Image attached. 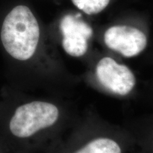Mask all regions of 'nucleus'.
Instances as JSON below:
<instances>
[{
  "label": "nucleus",
  "mask_w": 153,
  "mask_h": 153,
  "mask_svg": "<svg viewBox=\"0 0 153 153\" xmlns=\"http://www.w3.org/2000/svg\"><path fill=\"white\" fill-rule=\"evenodd\" d=\"M74 153H121V148L114 139L99 137L91 140Z\"/></svg>",
  "instance_id": "423d86ee"
},
{
  "label": "nucleus",
  "mask_w": 153,
  "mask_h": 153,
  "mask_svg": "<svg viewBox=\"0 0 153 153\" xmlns=\"http://www.w3.org/2000/svg\"><path fill=\"white\" fill-rule=\"evenodd\" d=\"M104 41L107 48L127 58L140 55L148 45L144 32L128 25H114L107 28Z\"/></svg>",
  "instance_id": "20e7f679"
},
{
  "label": "nucleus",
  "mask_w": 153,
  "mask_h": 153,
  "mask_svg": "<svg viewBox=\"0 0 153 153\" xmlns=\"http://www.w3.org/2000/svg\"><path fill=\"white\" fill-rule=\"evenodd\" d=\"M0 153H1V152H0Z\"/></svg>",
  "instance_id": "6e6552de"
},
{
  "label": "nucleus",
  "mask_w": 153,
  "mask_h": 153,
  "mask_svg": "<svg viewBox=\"0 0 153 153\" xmlns=\"http://www.w3.org/2000/svg\"><path fill=\"white\" fill-rule=\"evenodd\" d=\"M1 40L6 51L14 59L26 61L33 56L39 43L40 27L28 7L17 6L5 17Z\"/></svg>",
  "instance_id": "f257e3e1"
},
{
  "label": "nucleus",
  "mask_w": 153,
  "mask_h": 153,
  "mask_svg": "<svg viewBox=\"0 0 153 153\" xmlns=\"http://www.w3.org/2000/svg\"><path fill=\"white\" fill-rule=\"evenodd\" d=\"M95 75L105 89L122 97L129 94L136 85V78L131 69L111 57H104L99 60Z\"/></svg>",
  "instance_id": "7ed1b4c3"
},
{
  "label": "nucleus",
  "mask_w": 153,
  "mask_h": 153,
  "mask_svg": "<svg viewBox=\"0 0 153 153\" xmlns=\"http://www.w3.org/2000/svg\"><path fill=\"white\" fill-rule=\"evenodd\" d=\"M60 29L62 33V46L67 54L79 57L87 53L89 40L93 30L89 24L75 15H65L61 20Z\"/></svg>",
  "instance_id": "39448f33"
},
{
  "label": "nucleus",
  "mask_w": 153,
  "mask_h": 153,
  "mask_svg": "<svg viewBox=\"0 0 153 153\" xmlns=\"http://www.w3.org/2000/svg\"><path fill=\"white\" fill-rule=\"evenodd\" d=\"M111 0H72L73 4L87 15L98 14L109 4Z\"/></svg>",
  "instance_id": "0eeeda50"
},
{
  "label": "nucleus",
  "mask_w": 153,
  "mask_h": 153,
  "mask_svg": "<svg viewBox=\"0 0 153 153\" xmlns=\"http://www.w3.org/2000/svg\"><path fill=\"white\" fill-rule=\"evenodd\" d=\"M60 116L58 108L52 103L35 101L21 105L9 122V129L19 138H27L54 125Z\"/></svg>",
  "instance_id": "f03ea898"
}]
</instances>
